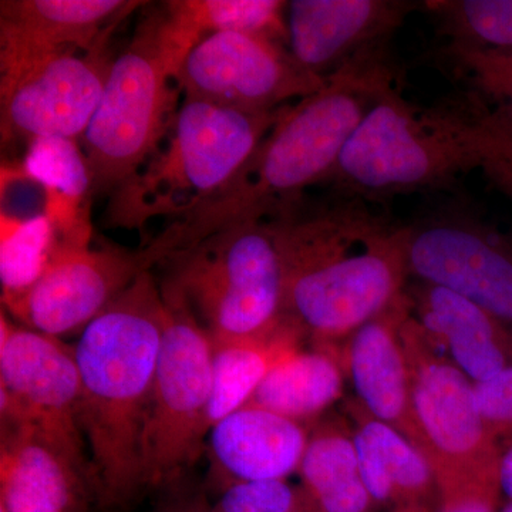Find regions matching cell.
<instances>
[{
    "mask_svg": "<svg viewBox=\"0 0 512 512\" xmlns=\"http://www.w3.org/2000/svg\"><path fill=\"white\" fill-rule=\"evenodd\" d=\"M423 8L448 42L512 50V0H429Z\"/></svg>",
    "mask_w": 512,
    "mask_h": 512,
    "instance_id": "83f0119b",
    "label": "cell"
},
{
    "mask_svg": "<svg viewBox=\"0 0 512 512\" xmlns=\"http://www.w3.org/2000/svg\"><path fill=\"white\" fill-rule=\"evenodd\" d=\"M285 107L242 111L184 99L156 153L109 195L106 224L143 229L190 214L231 183Z\"/></svg>",
    "mask_w": 512,
    "mask_h": 512,
    "instance_id": "5b68a950",
    "label": "cell"
},
{
    "mask_svg": "<svg viewBox=\"0 0 512 512\" xmlns=\"http://www.w3.org/2000/svg\"><path fill=\"white\" fill-rule=\"evenodd\" d=\"M296 474L319 512H377L360 474L350 419L328 413L313 424Z\"/></svg>",
    "mask_w": 512,
    "mask_h": 512,
    "instance_id": "cb8c5ba5",
    "label": "cell"
},
{
    "mask_svg": "<svg viewBox=\"0 0 512 512\" xmlns=\"http://www.w3.org/2000/svg\"><path fill=\"white\" fill-rule=\"evenodd\" d=\"M498 481L504 501H512V441L501 453L498 463Z\"/></svg>",
    "mask_w": 512,
    "mask_h": 512,
    "instance_id": "836d02e7",
    "label": "cell"
},
{
    "mask_svg": "<svg viewBox=\"0 0 512 512\" xmlns=\"http://www.w3.org/2000/svg\"><path fill=\"white\" fill-rule=\"evenodd\" d=\"M476 400L485 426L504 451L512 441V365L476 383Z\"/></svg>",
    "mask_w": 512,
    "mask_h": 512,
    "instance_id": "d6a6232c",
    "label": "cell"
},
{
    "mask_svg": "<svg viewBox=\"0 0 512 512\" xmlns=\"http://www.w3.org/2000/svg\"><path fill=\"white\" fill-rule=\"evenodd\" d=\"M476 127L480 170L512 204V111L476 97Z\"/></svg>",
    "mask_w": 512,
    "mask_h": 512,
    "instance_id": "f546056e",
    "label": "cell"
},
{
    "mask_svg": "<svg viewBox=\"0 0 512 512\" xmlns=\"http://www.w3.org/2000/svg\"><path fill=\"white\" fill-rule=\"evenodd\" d=\"M212 512H319L301 484L288 480L228 485Z\"/></svg>",
    "mask_w": 512,
    "mask_h": 512,
    "instance_id": "4dcf8cb0",
    "label": "cell"
},
{
    "mask_svg": "<svg viewBox=\"0 0 512 512\" xmlns=\"http://www.w3.org/2000/svg\"><path fill=\"white\" fill-rule=\"evenodd\" d=\"M406 292L413 319L471 382H485L512 365L511 333L473 302L421 282Z\"/></svg>",
    "mask_w": 512,
    "mask_h": 512,
    "instance_id": "44dd1931",
    "label": "cell"
},
{
    "mask_svg": "<svg viewBox=\"0 0 512 512\" xmlns=\"http://www.w3.org/2000/svg\"><path fill=\"white\" fill-rule=\"evenodd\" d=\"M141 2L2 0L0 67L56 53L92 52Z\"/></svg>",
    "mask_w": 512,
    "mask_h": 512,
    "instance_id": "e0dca14e",
    "label": "cell"
},
{
    "mask_svg": "<svg viewBox=\"0 0 512 512\" xmlns=\"http://www.w3.org/2000/svg\"><path fill=\"white\" fill-rule=\"evenodd\" d=\"M170 512H212V504L204 494H194L175 505Z\"/></svg>",
    "mask_w": 512,
    "mask_h": 512,
    "instance_id": "e575fe53",
    "label": "cell"
},
{
    "mask_svg": "<svg viewBox=\"0 0 512 512\" xmlns=\"http://www.w3.org/2000/svg\"><path fill=\"white\" fill-rule=\"evenodd\" d=\"M301 330L285 320L272 335L258 339L214 340L210 430L247 406L259 384L282 356L301 346Z\"/></svg>",
    "mask_w": 512,
    "mask_h": 512,
    "instance_id": "d4e9b609",
    "label": "cell"
},
{
    "mask_svg": "<svg viewBox=\"0 0 512 512\" xmlns=\"http://www.w3.org/2000/svg\"><path fill=\"white\" fill-rule=\"evenodd\" d=\"M183 62L164 9L144 16L111 64L99 106L80 138L93 197L117 190L163 143L178 113L175 76Z\"/></svg>",
    "mask_w": 512,
    "mask_h": 512,
    "instance_id": "8992f818",
    "label": "cell"
},
{
    "mask_svg": "<svg viewBox=\"0 0 512 512\" xmlns=\"http://www.w3.org/2000/svg\"><path fill=\"white\" fill-rule=\"evenodd\" d=\"M274 224L285 276V319L313 345L339 348L406 293V227L362 198L303 201Z\"/></svg>",
    "mask_w": 512,
    "mask_h": 512,
    "instance_id": "7a4b0ae2",
    "label": "cell"
},
{
    "mask_svg": "<svg viewBox=\"0 0 512 512\" xmlns=\"http://www.w3.org/2000/svg\"><path fill=\"white\" fill-rule=\"evenodd\" d=\"M436 512H500L505 503L498 467L477 473L437 474Z\"/></svg>",
    "mask_w": 512,
    "mask_h": 512,
    "instance_id": "1f68e13d",
    "label": "cell"
},
{
    "mask_svg": "<svg viewBox=\"0 0 512 512\" xmlns=\"http://www.w3.org/2000/svg\"><path fill=\"white\" fill-rule=\"evenodd\" d=\"M184 99L242 111H271L326 84L303 69L278 40L224 32L202 39L178 69Z\"/></svg>",
    "mask_w": 512,
    "mask_h": 512,
    "instance_id": "30bf717a",
    "label": "cell"
},
{
    "mask_svg": "<svg viewBox=\"0 0 512 512\" xmlns=\"http://www.w3.org/2000/svg\"><path fill=\"white\" fill-rule=\"evenodd\" d=\"M363 483L377 512H436L439 478L427 454L382 421L373 419L350 399Z\"/></svg>",
    "mask_w": 512,
    "mask_h": 512,
    "instance_id": "ffe728a7",
    "label": "cell"
},
{
    "mask_svg": "<svg viewBox=\"0 0 512 512\" xmlns=\"http://www.w3.org/2000/svg\"><path fill=\"white\" fill-rule=\"evenodd\" d=\"M423 3L406 0H292L286 30L296 63L328 79L346 64L389 47L407 16Z\"/></svg>",
    "mask_w": 512,
    "mask_h": 512,
    "instance_id": "9a60e30c",
    "label": "cell"
},
{
    "mask_svg": "<svg viewBox=\"0 0 512 512\" xmlns=\"http://www.w3.org/2000/svg\"><path fill=\"white\" fill-rule=\"evenodd\" d=\"M345 383L339 348L301 345L276 362L248 404L312 427L342 399Z\"/></svg>",
    "mask_w": 512,
    "mask_h": 512,
    "instance_id": "7402d4cb",
    "label": "cell"
},
{
    "mask_svg": "<svg viewBox=\"0 0 512 512\" xmlns=\"http://www.w3.org/2000/svg\"><path fill=\"white\" fill-rule=\"evenodd\" d=\"M153 266L146 248L93 249L59 241L42 276L28 291L3 299V306L25 328L60 339L82 333Z\"/></svg>",
    "mask_w": 512,
    "mask_h": 512,
    "instance_id": "4fadbf2b",
    "label": "cell"
},
{
    "mask_svg": "<svg viewBox=\"0 0 512 512\" xmlns=\"http://www.w3.org/2000/svg\"><path fill=\"white\" fill-rule=\"evenodd\" d=\"M92 52L56 53L0 67L2 141L82 138L109 77L107 45Z\"/></svg>",
    "mask_w": 512,
    "mask_h": 512,
    "instance_id": "8fae6325",
    "label": "cell"
},
{
    "mask_svg": "<svg viewBox=\"0 0 512 512\" xmlns=\"http://www.w3.org/2000/svg\"><path fill=\"white\" fill-rule=\"evenodd\" d=\"M23 170L45 188V214L59 241L89 245L92 178L82 146L74 138H35L29 141Z\"/></svg>",
    "mask_w": 512,
    "mask_h": 512,
    "instance_id": "603a6c76",
    "label": "cell"
},
{
    "mask_svg": "<svg viewBox=\"0 0 512 512\" xmlns=\"http://www.w3.org/2000/svg\"><path fill=\"white\" fill-rule=\"evenodd\" d=\"M412 380L414 424L437 474L497 468L501 448L478 412L476 384L421 329L409 312L402 326Z\"/></svg>",
    "mask_w": 512,
    "mask_h": 512,
    "instance_id": "9c48e42d",
    "label": "cell"
},
{
    "mask_svg": "<svg viewBox=\"0 0 512 512\" xmlns=\"http://www.w3.org/2000/svg\"><path fill=\"white\" fill-rule=\"evenodd\" d=\"M89 461L52 434L2 421L0 512H89Z\"/></svg>",
    "mask_w": 512,
    "mask_h": 512,
    "instance_id": "2e32d148",
    "label": "cell"
},
{
    "mask_svg": "<svg viewBox=\"0 0 512 512\" xmlns=\"http://www.w3.org/2000/svg\"><path fill=\"white\" fill-rule=\"evenodd\" d=\"M409 312L410 299L406 292L392 308L360 326L340 346V355L346 380L355 390L353 400L370 417L399 431L421 450L413 417L409 360L402 336L403 322Z\"/></svg>",
    "mask_w": 512,
    "mask_h": 512,
    "instance_id": "ac0fdd59",
    "label": "cell"
},
{
    "mask_svg": "<svg viewBox=\"0 0 512 512\" xmlns=\"http://www.w3.org/2000/svg\"><path fill=\"white\" fill-rule=\"evenodd\" d=\"M396 74L389 47L353 60L318 92L286 106L231 183L147 245L156 265L235 225L275 220L329 181L346 144Z\"/></svg>",
    "mask_w": 512,
    "mask_h": 512,
    "instance_id": "6da1fadb",
    "label": "cell"
},
{
    "mask_svg": "<svg viewBox=\"0 0 512 512\" xmlns=\"http://www.w3.org/2000/svg\"><path fill=\"white\" fill-rule=\"evenodd\" d=\"M164 320L161 286L147 271L84 328L74 346L94 503L106 511L127 510L146 491L144 431Z\"/></svg>",
    "mask_w": 512,
    "mask_h": 512,
    "instance_id": "3957f363",
    "label": "cell"
},
{
    "mask_svg": "<svg viewBox=\"0 0 512 512\" xmlns=\"http://www.w3.org/2000/svg\"><path fill=\"white\" fill-rule=\"evenodd\" d=\"M279 0H170L163 9L175 46L187 57L202 39L239 32L288 40L285 10Z\"/></svg>",
    "mask_w": 512,
    "mask_h": 512,
    "instance_id": "484cf974",
    "label": "cell"
},
{
    "mask_svg": "<svg viewBox=\"0 0 512 512\" xmlns=\"http://www.w3.org/2000/svg\"><path fill=\"white\" fill-rule=\"evenodd\" d=\"M440 52L473 89L474 96L512 111V50L447 42Z\"/></svg>",
    "mask_w": 512,
    "mask_h": 512,
    "instance_id": "f1b7e54d",
    "label": "cell"
},
{
    "mask_svg": "<svg viewBox=\"0 0 512 512\" xmlns=\"http://www.w3.org/2000/svg\"><path fill=\"white\" fill-rule=\"evenodd\" d=\"M500 512H512V501H505Z\"/></svg>",
    "mask_w": 512,
    "mask_h": 512,
    "instance_id": "d590c367",
    "label": "cell"
},
{
    "mask_svg": "<svg viewBox=\"0 0 512 512\" xmlns=\"http://www.w3.org/2000/svg\"><path fill=\"white\" fill-rule=\"evenodd\" d=\"M311 427L247 406L211 427L208 448L221 490L232 484L288 480L298 473Z\"/></svg>",
    "mask_w": 512,
    "mask_h": 512,
    "instance_id": "d6986e66",
    "label": "cell"
},
{
    "mask_svg": "<svg viewBox=\"0 0 512 512\" xmlns=\"http://www.w3.org/2000/svg\"><path fill=\"white\" fill-rule=\"evenodd\" d=\"M163 285L214 340L258 339L285 323V276L271 221L224 229L171 255Z\"/></svg>",
    "mask_w": 512,
    "mask_h": 512,
    "instance_id": "52a82bcc",
    "label": "cell"
},
{
    "mask_svg": "<svg viewBox=\"0 0 512 512\" xmlns=\"http://www.w3.org/2000/svg\"><path fill=\"white\" fill-rule=\"evenodd\" d=\"M473 94L463 106L420 107L397 84L369 110L329 181L365 201L450 187L480 170Z\"/></svg>",
    "mask_w": 512,
    "mask_h": 512,
    "instance_id": "277c9868",
    "label": "cell"
},
{
    "mask_svg": "<svg viewBox=\"0 0 512 512\" xmlns=\"http://www.w3.org/2000/svg\"><path fill=\"white\" fill-rule=\"evenodd\" d=\"M74 346L0 316V416L45 430L86 458ZM90 468V467H89Z\"/></svg>",
    "mask_w": 512,
    "mask_h": 512,
    "instance_id": "5bb4252c",
    "label": "cell"
},
{
    "mask_svg": "<svg viewBox=\"0 0 512 512\" xmlns=\"http://www.w3.org/2000/svg\"><path fill=\"white\" fill-rule=\"evenodd\" d=\"M163 339L143 443L146 490L173 483L210 434L214 340L180 293L161 285Z\"/></svg>",
    "mask_w": 512,
    "mask_h": 512,
    "instance_id": "ba28073f",
    "label": "cell"
},
{
    "mask_svg": "<svg viewBox=\"0 0 512 512\" xmlns=\"http://www.w3.org/2000/svg\"><path fill=\"white\" fill-rule=\"evenodd\" d=\"M409 278L473 302L512 336V241L483 221L446 212L406 227Z\"/></svg>",
    "mask_w": 512,
    "mask_h": 512,
    "instance_id": "7c38bea8",
    "label": "cell"
},
{
    "mask_svg": "<svg viewBox=\"0 0 512 512\" xmlns=\"http://www.w3.org/2000/svg\"><path fill=\"white\" fill-rule=\"evenodd\" d=\"M0 278L2 301L28 291L42 276L57 238L55 225L43 214L29 218H0Z\"/></svg>",
    "mask_w": 512,
    "mask_h": 512,
    "instance_id": "4316f807",
    "label": "cell"
}]
</instances>
